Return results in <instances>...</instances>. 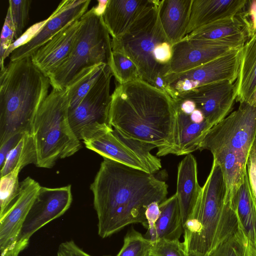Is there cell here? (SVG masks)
<instances>
[{
	"label": "cell",
	"instance_id": "1",
	"mask_svg": "<svg viewBox=\"0 0 256 256\" xmlns=\"http://www.w3.org/2000/svg\"><path fill=\"white\" fill-rule=\"evenodd\" d=\"M168 188L153 174L104 158L90 185L99 236L108 237L132 224L148 229L146 210L165 200Z\"/></svg>",
	"mask_w": 256,
	"mask_h": 256
},
{
	"label": "cell",
	"instance_id": "2",
	"mask_svg": "<svg viewBox=\"0 0 256 256\" xmlns=\"http://www.w3.org/2000/svg\"><path fill=\"white\" fill-rule=\"evenodd\" d=\"M109 124L124 137L152 144L156 156L174 144L176 112L168 95L142 80L118 84L111 94Z\"/></svg>",
	"mask_w": 256,
	"mask_h": 256
},
{
	"label": "cell",
	"instance_id": "3",
	"mask_svg": "<svg viewBox=\"0 0 256 256\" xmlns=\"http://www.w3.org/2000/svg\"><path fill=\"white\" fill-rule=\"evenodd\" d=\"M50 85L30 57L10 61L0 71V144L16 134L31 132Z\"/></svg>",
	"mask_w": 256,
	"mask_h": 256
},
{
	"label": "cell",
	"instance_id": "4",
	"mask_svg": "<svg viewBox=\"0 0 256 256\" xmlns=\"http://www.w3.org/2000/svg\"><path fill=\"white\" fill-rule=\"evenodd\" d=\"M226 196L222 170L213 160L194 214L184 225L183 243L188 254L208 256L237 230L236 215Z\"/></svg>",
	"mask_w": 256,
	"mask_h": 256
},
{
	"label": "cell",
	"instance_id": "5",
	"mask_svg": "<svg viewBox=\"0 0 256 256\" xmlns=\"http://www.w3.org/2000/svg\"><path fill=\"white\" fill-rule=\"evenodd\" d=\"M256 138V106L244 102L211 128L200 145L198 150H210L222 170L226 201L234 197L243 182Z\"/></svg>",
	"mask_w": 256,
	"mask_h": 256
},
{
	"label": "cell",
	"instance_id": "6",
	"mask_svg": "<svg viewBox=\"0 0 256 256\" xmlns=\"http://www.w3.org/2000/svg\"><path fill=\"white\" fill-rule=\"evenodd\" d=\"M68 90L54 88L39 108L31 133L40 168H50L60 158L70 156L82 147L68 119Z\"/></svg>",
	"mask_w": 256,
	"mask_h": 256
},
{
	"label": "cell",
	"instance_id": "7",
	"mask_svg": "<svg viewBox=\"0 0 256 256\" xmlns=\"http://www.w3.org/2000/svg\"><path fill=\"white\" fill-rule=\"evenodd\" d=\"M81 24L74 46L68 56L48 77L54 88H65L84 70L94 66L110 65L112 39L102 15L94 6L80 18Z\"/></svg>",
	"mask_w": 256,
	"mask_h": 256
},
{
	"label": "cell",
	"instance_id": "8",
	"mask_svg": "<svg viewBox=\"0 0 256 256\" xmlns=\"http://www.w3.org/2000/svg\"><path fill=\"white\" fill-rule=\"evenodd\" d=\"M160 2L156 0L153 8L136 20L125 34L112 38V51L120 52L132 60L142 80L152 85L158 75L165 76L169 70L168 65H160L154 56L158 46L168 40L159 18Z\"/></svg>",
	"mask_w": 256,
	"mask_h": 256
},
{
	"label": "cell",
	"instance_id": "9",
	"mask_svg": "<svg viewBox=\"0 0 256 256\" xmlns=\"http://www.w3.org/2000/svg\"><path fill=\"white\" fill-rule=\"evenodd\" d=\"M242 47L190 70L164 76L167 94L174 100L178 95L202 85L225 80L234 83L238 78Z\"/></svg>",
	"mask_w": 256,
	"mask_h": 256
},
{
	"label": "cell",
	"instance_id": "10",
	"mask_svg": "<svg viewBox=\"0 0 256 256\" xmlns=\"http://www.w3.org/2000/svg\"><path fill=\"white\" fill-rule=\"evenodd\" d=\"M112 76L110 67L106 64L80 104L68 112L70 126L80 140H84L98 130L110 125Z\"/></svg>",
	"mask_w": 256,
	"mask_h": 256
},
{
	"label": "cell",
	"instance_id": "11",
	"mask_svg": "<svg viewBox=\"0 0 256 256\" xmlns=\"http://www.w3.org/2000/svg\"><path fill=\"white\" fill-rule=\"evenodd\" d=\"M72 200L70 185L56 188L40 186L10 256H18L28 246L31 236L42 226L64 214Z\"/></svg>",
	"mask_w": 256,
	"mask_h": 256
},
{
	"label": "cell",
	"instance_id": "12",
	"mask_svg": "<svg viewBox=\"0 0 256 256\" xmlns=\"http://www.w3.org/2000/svg\"><path fill=\"white\" fill-rule=\"evenodd\" d=\"M244 46L239 42L188 38L186 36L172 46V58L166 74L190 70Z\"/></svg>",
	"mask_w": 256,
	"mask_h": 256
},
{
	"label": "cell",
	"instance_id": "13",
	"mask_svg": "<svg viewBox=\"0 0 256 256\" xmlns=\"http://www.w3.org/2000/svg\"><path fill=\"white\" fill-rule=\"evenodd\" d=\"M90 2V0H62L35 36L12 52L10 61L30 57L62 30L74 21L80 20L87 12Z\"/></svg>",
	"mask_w": 256,
	"mask_h": 256
},
{
	"label": "cell",
	"instance_id": "14",
	"mask_svg": "<svg viewBox=\"0 0 256 256\" xmlns=\"http://www.w3.org/2000/svg\"><path fill=\"white\" fill-rule=\"evenodd\" d=\"M40 186L30 176L20 183L19 192L10 206L0 216L1 256H10L22 224Z\"/></svg>",
	"mask_w": 256,
	"mask_h": 256
},
{
	"label": "cell",
	"instance_id": "15",
	"mask_svg": "<svg viewBox=\"0 0 256 256\" xmlns=\"http://www.w3.org/2000/svg\"><path fill=\"white\" fill-rule=\"evenodd\" d=\"M177 98L193 100L196 108L202 112L205 120L214 126L232 110L236 101L234 84L228 80L206 84Z\"/></svg>",
	"mask_w": 256,
	"mask_h": 256
},
{
	"label": "cell",
	"instance_id": "16",
	"mask_svg": "<svg viewBox=\"0 0 256 256\" xmlns=\"http://www.w3.org/2000/svg\"><path fill=\"white\" fill-rule=\"evenodd\" d=\"M81 24L80 19L68 25L30 56L34 64L48 76L70 54Z\"/></svg>",
	"mask_w": 256,
	"mask_h": 256
},
{
	"label": "cell",
	"instance_id": "17",
	"mask_svg": "<svg viewBox=\"0 0 256 256\" xmlns=\"http://www.w3.org/2000/svg\"><path fill=\"white\" fill-rule=\"evenodd\" d=\"M255 31L248 13V3L245 10L234 16L204 26L186 36L188 38L225 41L244 45Z\"/></svg>",
	"mask_w": 256,
	"mask_h": 256
},
{
	"label": "cell",
	"instance_id": "18",
	"mask_svg": "<svg viewBox=\"0 0 256 256\" xmlns=\"http://www.w3.org/2000/svg\"><path fill=\"white\" fill-rule=\"evenodd\" d=\"M156 2V0H108L102 16L110 36L117 38L123 35Z\"/></svg>",
	"mask_w": 256,
	"mask_h": 256
},
{
	"label": "cell",
	"instance_id": "19",
	"mask_svg": "<svg viewBox=\"0 0 256 256\" xmlns=\"http://www.w3.org/2000/svg\"><path fill=\"white\" fill-rule=\"evenodd\" d=\"M83 142L86 148L104 158L148 172L138 158L120 140L110 125L96 132Z\"/></svg>",
	"mask_w": 256,
	"mask_h": 256
},
{
	"label": "cell",
	"instance_id": "20",
	"mask_svg": "<svg viewBox=\"0 0 256 256\" xmlns=\"http://www.w3.org/2000/svg\"><path fill=\"white\" fill-rule=\"evenodd\" d=\"M202 191L198 180L197 162L191 154L178 166L176 195L183 225L192 216Z\"/></svg>",
	"mask_w": 256,
	"mask_h": 256
},
{
	"label": "cell",
	"instance_id": "21",
	"mask_svg": "<svg viewBox=\"0 0 256 256\" xmlns=\"http://www.w3.org/2000/svg\"><path fill=\"white\" fill-rule=\"evenodd\" d=\"M247 0H192L187 35L214 22L234 16L245 10Z\"/></svg>",
	"mask_w": 256,
	"mask_h": 256
},
{
	"label": "cell",
	"instance_id": "22",
	"mask_svg": "<svg viewBox=\"0 0 256 256\" xmlns=\"http://www.w3.org/2000/svg\"><path fill=\"white\" fill-rule=\"evenodd\" d=\"M192 0H162L160 22L168 40L173 46L187 36Z\"/></svg>",
	"mask_w": 256,
	"mask_h": 256
},
{
	"label": "cell",
	"instance_id": "23",
	"mask_svg": "<svg viewBox=\"0 0 256 256\" xmlns=\"http://www.w3.org/2000/svg\"><path fill=\"white\" fill-rule=\"evenodd\" d=\"M174 107L176 115L175 140L166 155H187L198 150L201 142L213 126L206 120L200 124L194 122L190 115L182 112L175 105Z\"/></svg>",
	"mask_w": 256,
	"mask_h": 256
},
{
	"label": "cell",
	"instance_id": "24",
	"mask_svg": "<svg viewBox=\"0 0 256 256\" xmlns=\"http://www.w3.org/2000/svg\"><path fill=\"white\" fill-rule=\"evenodd\" d=\"M238 228L256 251V200L251 189L246 168L242 183L230 200Z\"/></svg>",
	"mask_w": 256,
	"mask_h": 256
},
{
	"label": "cell",
	"instance_id": "25",
	"mask_svg": "<svg viewBox=\"0 0 256 256\" xmlns=\"http://www.w3.org/2000/svg\"><path fill=\"white\" fill-rule=\"evenodd\" d=\"M160 214L154 226L148 228L144 236L154 242L158 239L179 240L184 225L176 194L160 204Z\"/></svg>",
	"mask_w": 256,
	"mask_h": 256
},
{
	"label": "cell",
	"instance_id": "26",
	"mask_svg": "<svg viewBox=\"0 0 256 256\" xmlns=\"http://www.w3.org/2000/svg\"><path fill=\"white\" fill-rule=\"evenodd\" d=\"M234 84L236 100L250 104L256 90V30L242 47L238 74Z\"/></svg>",
	"mask_w": 256,
	"mask_h": 256
},
{
	"label": "cell",
	"instance_id": "27",
	"mask_svg": "<svg viewBox=\"0 0 256 256\" xmlns=\"http://www.w3.org/2000/svg\"><path fill=\"white\" fill-rule=\"evenodd\" d=\"M36 162L37 154L33 136L30 132H26L7 154L4 162L0 168V177L16 168L21 170L28 164H36Z\"/></svg>",
	"mask_w": 256,
	"mask_h": 256
},
{
	"label": "cell",
	"instance_id": "28",
	"mask_svg": "<svg viewBox=\"0 0 256 256\" xmlns=\"http://www.w3.org/2000/svg\"><path fill=\"white\" fill-rule=\"evenodd\" d=\"M106 65L102 64L84 70L66 88L69 99L68 112L74 110L80 104Z\"/></svg>",
	"mask_w": 256,
	"mask_h": 256
},
{
	"label": "cell",
	"instance_id": "29",
	"mask_svg": "<svg viewBox=\"0 0 256 256\" xmlns=\"http://www.w3.org/2000/svg\"><path fill=\"white\" fill-rule=\"evenodd\" d=\"M114 130L120 140L138 158L148 173L154 174L162 168L160 160L150 152L156 148V146L124 137Z\"/></svg>",
	"mask_w": 256,
	"mask_h": 256
},
{
	"label": "cell",
	"instance_id": "30",
	"mask_svg": "<svg viewBox=\"0 0 256 256\" xmlns=\"http://www.w3.org/2000/svg\"><path fill=\"white\" fill-rule=\"evenodd\" d=\"M109 66L112 75L118 84L142 80L136 64L128 57L120 52L112 51Z\"/></svg>",
	"mask_w": 256,
	"mask_h": 256
},
{
	"label": "cell",
	"instance_id": "31",
	"mask_svg": "<svg viewBox=\"0 0 256 256\" xmlns=\"http://www.w3.org/2000/svg\"><path fill=\"white\" fill-rule=\"evenodd\" d=\"M208 256H256V251L242 232L237 230L228 239L212 250Z\"/></svg>",
	"mask_w": 256,
	"mask_h": 256
},
{
	"label": "cell",
	"instance_id": "32",
	"mask_svg": "<svg viewBox=\"0 0 256 256\" xmlns=\"http://www.w3.org/2000/svg\"><path fill=\"white\" fill-rule=\"evenodd\" d=\"M152 242L134 228L128 232L116 256H149Z\"/></svg>",
	"mask_w": 256,
	"mask_h": 256
},
{
	"label": "cell",
	"instance_id": "33",
	"mask_svg": "<svg viewBox=\"0 0 256 256\" xmlns=\"http://www.w3.org/2000/svg\"><path fill=\"white\" fill-rule=\"evenodd\" d=\"M21 170L15 168L8 174L0 177V216H2L18 196L20 184L18 174Z\"/></svg>",
	"mask_w": 256,
	"mask_h": 256
},
{
	"label": "cell",
	"instance_id": "34",
	"mask_svg": "<svg viewBox=\"0 0 256 256\" xmlns=\"http://www.w3.org/2000/svg\"><path fill=\"white\" fill-rule=\"evenodd\" d=\"M9 9L14 28V41L22 34L29 20V12L32 0L8 1Z\"/></svg>",
	"mask_w": 256,
	"mask_h": 256
},
{
	"label": "cell",
	"instance_id": "35",
	"mask_svg": "<svg viewBox=\"0 0 256 256\" xmlns=\"http://www.w3.org/2000/svg\"><path fill=\"white\" fill-rule=\"evenodd\" d=\"M150 256H188L183 242L179 240L158 239L152 242Z\"/></svg>",
	"mask_w": 256,
	"mask_h": 256
},
{
	"label": "cell",
	"instance_id": "36",
	"mask_svg": "<svg viewBox=\"0 0 256 256\" xmlns=\"http://www.w3.org/2000/svg\"><path fill=\"white\" fill-rule=\"evenodd\" d=\"M14 42V26L10 11L8 8L0 40V71L2 70L6 66L4 65V56L8 48Z\"/></svg>",
	"mask_w": 256,
	"mask_h": 256
},
{
	"label": "cell",
	"instance_id": "37",
	"mask_svg": "<svg viewBox=\"0 0 256 256\" xmlns=\"http://www.w3.org/2000/svg\"><path fill=\"white\" fill-rule=\"evenodd\" d=\"M48 18L36 23L30 28L17 40H16L8 48L4 56V61L10 56L16 48L28 42L39 32L48 21Z\"/></svg>",
	"mask_w": 256,
	"mask_h": 256
},
{
	"label": "cell",
	"instance_id": "38",
	"mask_svg": "<svg viewBox=\"0 0 256 256\" xmlns=\"http://www.w3.org/2000/svg\"><path fill=\"white\" fill-rule=\"evenodd\" d=\"M246 168L250 186L256 200V138L248 154Z\"/></svg>",
	"mask_w": 256,
	"mask_h": 256
},
{
	"label": "cell",
	"instance_id": "39",
	"mask_svg": "<svg viewBox=\"0 0 256 256\" xmlns=\"http://www.w3.org/2000/svg\"><path fill=\"white\" fill-rule=\"evenodd\" d=\"M57 256H92L78 246L70 240L62 243L58 248Z\"/></svg>",
	"mask_w": 256,
	"mask_h": 256
},
{
	"label": "cell",
	"instance_id": "40",
	"mask_svg": "<svg viewBox=\"0 0 256 256\" xmlns=\"http://www.w3.org/2000/svg\"><path fill=\"white\" fill-rule=\"evenodd\" d=\"M23 134H16L0 144V168L2 166L7 154L18 143Z\"/></svg>",
	"mask_w": 256,
	"mask_h": 256
},
{
	"label": "cell",
	"instance_id": "41",
	"mask_svg": "<svg viewBox=\"0 0 256 256\" xmlns=\"http://www.w3.org/2000/svg\"><path fill=\"white\" fill-rule=\"evenodd\" d=\"M160 204L158 202H152L148 206L146 210L145 215L148 224V228L154 226L160 216Z\"/></svg>",
	"mask_w": 256,
	"mask_h": 256
},
{
	"label": "cell",
	"instance_id": "42",
	"mask_svg": "<svg viewBox=\"0 0 256 256\" xmlns=\"http://www.w3.org/2000/svg\"><path fill=\"white\" fill-rule=\"evenodd\" d=\"M248 13L254 31L256 30V0H248Z\"/></svg>",
	"mask_w": 256,
	"mask_h": 256
},
{
	"label": "cell",
	"instance_id": "43",
	"mask_svg": "<svg viewBox=\"0 0 256 256\" xmlns=\"http://www.w3.org/2000/svg\"><path fill=\"white\" fill-rule=\"evenodd\" d=\"M190 116L192 121L195 123L200 124L205 120L204 116L202 112L197 108L194 110Z\"/></svg>",
	"mask_w": 256,
	"mask_h": 256
},
{
	"label": "cell",
	"instance_id": "44",
	"mask_svg": "<svg viewBox=\"0 0 256 256\" xmlns=\"http://www.w3.org/2000/svg\"><path fill=\"white\" fill-rule=\"evenodd\" d=\"M250 104L256 106V90L254 92V93L253 95L252 102Z\"/></svg>",
	"mask_w": 256,
	"mask_h": 256
},
{
	"label": "cell",
	"instance_id": "45",
	"mask_svg": "<svg viewBox=\"0 0 256 256\" xmlns=\"http://www.w3.org/2000/svg\"><path fill=\"white\" fill-rule=\"evenodd\" d=\"M188 256H202L200 254H194V253H190V254H188Z\"/></svg>",
	"mask_w": 256,
	"mask_h": 256
},
{
	"label": "cell",
	"instance_id": "46",
	"mask_svg": "<svg viewBox=\"0 0 256 256\" xmlns=\"http://www.w3.org/2000/svg\"></svg>",
	"mask_w": 256,
	"mask_h": 256
}]
</instances>
